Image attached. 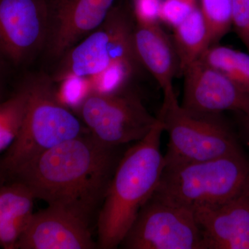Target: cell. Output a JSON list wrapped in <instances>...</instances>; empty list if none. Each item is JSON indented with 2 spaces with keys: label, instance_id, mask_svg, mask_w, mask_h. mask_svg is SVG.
Masks as SVG:
<instances>
[{
  "label": "cell",
  "instance_id": "obj_1",
  "mask_svg": "<svg viewBox=\"0 0 249 249\" xmlns=\"http://www.w3.org/2000/svg\"><path fill=\"white\" fill-rule=\"evenodd\" d=\"M88 132L62 142L21 167L9 181L24 183L36 199L90 219L122 156Z\"/></svg>",
  "mask_w": 249,
  "mask_h": 249
},
{
  "label": "cell",
  "instance_id": "obj_2",
  "mask_svg": "<svg viewBox=\"0 0 249 249\" xmlns=\"http://www.w3.org/2000/svg\"><path fill=\"white\" fill-rule=\"evenodd\" d=\"M163 132L157 118L148 134L119 160L98 214V248L119 247L139 211L157 190L165 167L160 151Z\"/></svg>",
  "mask_w": 249,
  "mask_h": 249
},
{
  "label": "cell",
  "instance_id": "obj_3",
  "mask_svg": "<svg viewBox=\"0 0 249 249\" xmlns=\"http://www.w3.org/2000/svg\"><path fill=\"white\" fill-rule=\"evenodd\" d=\"M27 81L29 103L22 128L0 162L1 173L9 179L42 152L89 132L59 99L51 77L41 75Z\"/></svg>",
  "mask_w": 249,
  "mask_h": 249
},
{
  "label": "cell",
  "instance_id": "obj_4",
  "mask_svg": "<svg viewBox=\"0 0 249 249\" xmlns=\"http://www.w3.org/2000/svg\"><path fill=\"white\" fill-rule=\"evenodd\" d=\"M249 186L244 152L202 161L165 165L154 194L192 211L231 200Z\"/></svg>",
  "mask_w": 249,
  "mask_h": 249
},
{
  "label": "cell",
  "instance_id": "obj_5",
  "mask_svg": "<svg viewBox=\"0 0 249 249\" xmlns=\"http://www.w3.org/2000/svg\"><path fill=\"white\" fill-rule=\"evenodd\" d=\"M168 134L165 165L184 164L243 152L221 114H199L186 110L175 90L163 92L157 116Z\"/></svg>",
  "mask_w": 249,
  "mask_h": 249
},
{
  "label": "cell",
  "instance_id": "obj_6",
  "mask_svg": "<svg viewBox=\"0 0 249 249\" xmlns=\"http://www.w3.org/2000/svg\"><path fill=\"white\" fill-rule=\"evenodd\" d=\"M134 24L128 12L115 5L97 29L62 55L52 80L58 83L67 77L89 78L117 62L139 65L133 47Z\"/></svg>",
  "mask_w": 249,
  "mask_h": 249
},
{
  "label": "cell",
  "instance_id": "obj_7",
  "mask_svg": "<svg viewBox=\"0 0 249 249\" xmlns=\"http://www.w3.org/2000/svg\"><path fill=\"white\" fill-rule=\"evenodd\" d=\"M78 117L98 142L121 147L142 140L157 121L136 93L91 91L77 108Z\"/></svg>",
  "mask_w": 249,
  "mask_h": 249
},
{
  "label": "cell",
  "instance_id": "obj_8",
  "mask_svg": "<svg viewBox=\"0 0 249 249\" xmlns=\"http://www.w3.org/2000/svg\"><path fill=\"white\" fill-rule=\"evenodd\" d=\"M126 249H204L191 209L153 194L121 242Z\"/></svg>",
  "mask_w": 249,
  "mask_h": 249
},
{
  "label": "cell",
  "instance_id": "obj_9",
  "mask_svg": "<svg viewBox=\"0 0 249 249\" xmlns=\"http://www.w3.org/2000/svg\"><path fill=\"white\" fill-rule=\"evenodd\" d=\"M47 30L45 0H0V67L29 65L44 52Z\"/></svg>",
  "mask_w": 249,
  "mask_h": 249
},
{
  "label": "cell",
  "instance_id": "obj_10",
  "mask_svg": "<svg viewBox=\"0 0 249 249\" xmlns=\"http://www.w3.org/2000/svg\"><path fill=\"white\" fill-rule=\"evenodd\" d=\"M116 0H45L47 38L44 52L59 60L73 46L97 29Z\"/></svg>",
  "mask_w": 249,
  "mask_h": 249
},
{
  "label": "cell",
  "instance_id": "obj_11",
  "mask_svg": "<svg viewBox=\"0 0 249 249\" xmlns=\"http://www.w3.org/2000/svg\"><path fill=\"white\" fill-rule=\"evenodd\" d=\"M182 74L180 104L186 110L199 114L237 111L249 118V93L201 59L187 67Z\"/></svg>",
  "mask_w": 249,
  "mask_h": 249
},
{
  "label": "cell",
  "instance_id": "obj_12",
  "mask_svg": "<svg viewBox=\"0 0 249 249\" xmlns=\"http://www.w3.org/2000/svg\"><path fill=\"white\" fill-rule=\"evenodd\" d=\"M89 220L56 206L33 214L16 249H93Z\"/></svg>",
  "mask_w": 249,
  "mask_h": 249
},
{
  "label": "cell",
  "instance_id": "obj_13",
  "mask_svg": "<svg viewBox=\"0 0 249 249\" xmlns=\"http://www.w3.org/2000/svg\"><path fill=\"white\" fill-rule=\"evenodd\" d=\"M193 212L204 249H249V186L231 200Z\"/></svg>",
  "mask_w": 249,
  "mask_h": 249
},
{
  "label": "cell",
  "instance_id": "obj_14",
  "mask_svg": "<svg viewBox=\"0 0 249 249\" xmlns=\"http://www.w3.org/2000/svg\"><path fill=\"white\" fill-rule=\"evenodd\" d=\"M133 47L139 65L151 73L163 92L174 89V78L178 71V56L160 22H136Z\"/></svg>",
  "mask_w": 249,
  "mask_h": 249
},
{
  "label": "cell",
  "instance_id": "obj_15",
  "mask_svg": "<svg viewBox=\"0 0 249 249\" xmlns=\"http://www.w3.org/2000/svg\"><path fill=\"white\" fill-rule=\"evenodd\" d=\"M35 196L24 183L9 181L0 187V247L16 249L34 213Z\"/></svg>",
  "mask_w": 249,
  "mask_h": 249
},
{
  "label": "cell",
  "instance_id": "obj_16",
  "mask_svg": "<svg viewBox=\"0 0 249 249\" xmlns=\"http://www.w3.org/2000/svg\"><path fill=\"white\" fill-rule=\"evenodd\" d=\"M173 31V44L178 56V71L182 73L212 46L211 36L202 13L197 8L174 27Z\"/></svg>",
  "mask_w": 249,
  "mask_h": 249
},
{
  "label": "cell",
  "instance_id": "obj_17",
  "mask_svg": "<svg viewBox=\"0 0 249 249\" xmlns=\"http://www.w3.org/2000/svg\"><path fill=\"white\" fill-rule=\"evenodd\" d=\"M249 93V53L224 47L211 46L200 58Z\"/></svg>",
  "mask_w": 249,
  "mask_h": 249
},
{
  "label": "cell",
  "instance_id": "obj_18",
  "mask_svg": "<svg viewBox=\"0 0 249 249\" xmlns=\"http://www.w3.org/2000/svg\"><path fill=\"white\" fill-rule=\"evenodd\" d=\"M27 80L13 94L0 101V152L8 148L22 128L29 103Z\"/></svg>",
  "mask_w": 249,
  "mask_h": 249
},
{
  "label": "cell",
  "instance_id": "obj_19",
  "mask_svg": "<svg viewBox=\"0 0 249 249\" xmlns=\"http://www.w3.org/2000/svg\"><path fill=\"white\" fill-rule=\"evenodd\" d=\"M201 11L211 36L212 46L232 28V0H201Z\"/></svg>",
  "mask_w": 249,
  "mask_h": 249
},
{
  "label": "cell",
  "instance_id": "obj_20",
  "mask_svg": "<svg viewBox=\"0 0 249 249\" xmlns=\"http://www.w3.org/2000/svg\"><path fill=\"white\" fill-rule=\"evenodd\" d=\"M137 66L132 62H117L99 74L89 77L92 91L113 93L124 89Z\"/></svg>",
  "mask_w": 249,
  "mask_h": 249
},
{
  "label": "cell",
  "instance_id": "obj_21",
  "mask_svg": "<svg viewBox=\"0 0 249 249\" xmlns=\"http://www.w3.org/2000/svg\"><path fill=\"white\" fill-rule=\"evenodd\" d=\"M57 94L62 103L70 108L77 109L85 97L92 91L89 78L67 77L58 83Z\"/></svg>",
  "mask_w": 249,
  "mask_h": 249
},
{
  "label": "cell",
  "instance_id": "obj_22",
  "mask_svg": "<svg viewBox=\"0 0 249 249\" xmlns=\"http://www.w3.org/2000/svg\"><path fill=\"white\" fill-rule=\"evenodd\" d=\"M196 9L194 0H165L160 6V19L174 28Z\"/></svg>",
  "mask_w": 249,
  "mask_h": 249
},
{
  "label": "cell",
  "instance_id": "obj_23",
  "mask_svg": "<svg viewBox=\"0 0 249 249\" xmlns=\"http://www.w3.org/2000/svg\"><path fill=\"white\" fill-rule=\"evenodd\" d=\"M231 25L249 53V0H232Z\"/></svg>",
  "mask_w": 249,
  "mask_h": 249
},
{
  "label": "cell",
  "instance_id": "obj_24",
  "mask_svg": "<svg viewBox=\"0 0 249 249\" xmlns=\"http://www.w3.org/2000/svg\"><path fill=\"white\" fill-rule=\"evenodd\" d=\"M160 6V0H134V13L136 22H158Z\"/></svg>",
  "mask_w": 249,
  "mask_h": 249
},
{
  "label": "cell",
  "instance_id": "obj_25",
  "mask_svg": "<svg viewBox=\"0 0 249 249\" xmlns=\"http://www.w3.org/2000/svg\"><path fill=\"white\" fill-rule=\"evenodd\" d=\"M5 70L0 67V101L4 99L3 98V90H4V78H3V73H4Z\"/></svg>",
  "mask_w": 249,
  "mask_h": 249
},
{
  "label": "cell",
  "instance_id": "obj_26",
  "mask_svg": "<svg viewBox=\"0 0 249 249\" xmlns=\"http://www.w3.org/2000/svg\"><path fill=\"white\" fill-rule=\"evenodd\" d=\"M246 129H247V135L249 141V118H247V124H246Z\"/></svg>",
  "mask_w": 249,
  "mask_h": 249
}]
</instances>
